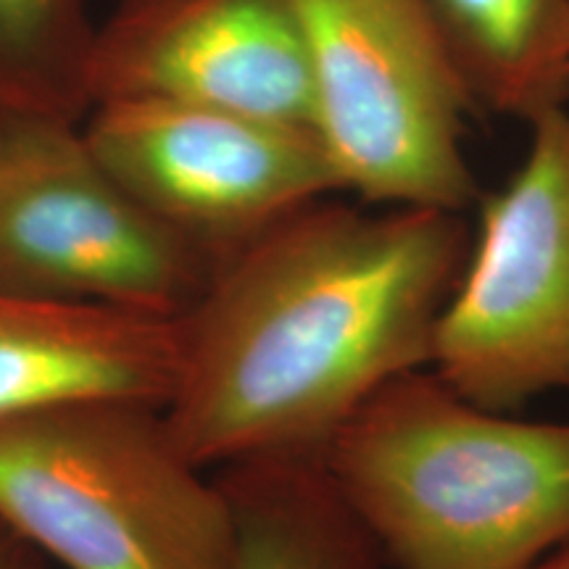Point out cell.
Returning a JSON list of instances; mask_svg holds the SVG:
<instances>
[{
  "label": "cell",
  "instance_id": "6da1fadb",
  "mask_svg": "<svg viewBox=\"0 0 569 569\" xmlns=\"http://www.w3.org/2000/svg\"><path fill=\"white\" fill-rule=\"evenodd\" d=\"M461 211L330 196L232 251L180 327L163 415L206 469L322 459L388 380L430 367L432 336L465 272Z\"/></svg>",
  "mask_w": 569,
  "mask_h": 569
},
{
  "label": "cell",
  "instance_id": "9c48e42d",
  "mask_svg": "<svg viewBox=\"0 0 569 569\" xmlns=\"http://www.w3.org/2000/svg\"><path fill=\"white\" fill-rule=\"evenodd\" d=\"M180 353L174 319L0 290V425L84 398L161 403Z\"/></svg>",
  "mask_w": 569,
  "mask_h": 569
},
{
  "label": "cell",
  "instance_id": "3957f363",
  "mask_svg": "<svg viewBox=\"0 0 569 569\" xmlns=\"http://www.w3.org/2000/svg\"><path fill=\"white\" fill-rule=\"evenodd\" d=\"M0 519L67 569H230L232 509L161 403L84 398L0 425Z\"/></svg>",
  "mask_w": 569,
  "mask_h": 569
},
{
  "label": "cell",
  "instance_id": "5bb4252c",
  "mask_svg": "<svg viewBox=\"0 0 569 569\" xmlns=\"http://www.w3.org/2000/svg\"><path fill=\"white\" fill-rule=\"evenodd\" d=\"M525 569H569V540L565 546H559V549L546 553L543 559H538L536 565H530Z\"/></svg>",
  "mask_w": 569,
  "mask_h": 569
},
{
  "label": "cell",
  "instance_id": "4fadbf2b",
  "mask_svg": "<svg viewBox=\"0 0 569 569\" xmlns=\"http://www.w3.org/2000/svg\"><path fill=\"white\" fill-rule=\"evenodd\" d=\"M0 569H46V557L0 519Z\"/></svg>",
  "mask_w": 569,
  "mask_h": 569
},
{
  "label": "cell",
  "instance_id": "30bf717a",
  "mask_svg": "<svg viewBox=\"0 0 569 569\" xmlns=\"http://www.w3.org/2000/svg\"><path fill=\"white\" fill-rule=\"evenodd\" d=\"M213 475L232 509L230 569H390L322 459H251Z\"/></svg>",
  "mask_w": 569,
  "mask_h": 569
},
{
  "label": "cell",
  "instance_id": "ba28073f",
  "mask_svg": "<svg viewBox=\"0 0 569 569\" xmlns=\"http://www.w3.org/2000/svg\"><path fill=\"white\" fill-rule=\"evenodd\" d=\"M90 98L190 103L315 130L309 59L284 0H119L96 27Z\"/></svg>",
  "mask_w": 569,
  "mask_h": 569
},
{
  "label": "cell",
  "instance_id": "52a82bcc",
  "mask_svg": "<svg viewBox=\"0 0 569 569\" xmlns=\"http://www.w3.org/2000/svg\"><path fill=\"white\" fill-rule=\"evenodd\" d=\"M80 127L142 206L222 261L284 213L340 193L309 127L151 98L96 103Z\"/></svg>",
  "mask_w": 569,
  "mask_h": 569
},
{
  "label": "cell",
  "instance_id": "8fae6325",
  "mask_svg": "<svg viewBox=\"0 0 569 569\" xmlns=\"http://www.w3.org/2000/svg\"><path fill=\"white\" fill-rule=\"evenodd\" d=\"M475 106L532 122L569 101V0H422Z\"/></svg>",
  "mask_w": 569,
  "mask_h": 569
},
{
  "label": "cell",
  "instance_id": "277c9868",
  "mask_svg": "<svg viewBox=\"0 0 569 569\" xmlns=\"http://www.w3.org/2000/svg\"><path fill=\"white\" fill-rule=\"evenodd\" d=\"M301 30L315 132L340 190L365 203L465 211L461 138L475 109L422 0H284Z\"/></svg>",
  "mask_w": 569,
  "mask_h": 569
},
{
  "label": "cell",
  "instance_id": "7c38bea8",
  "mask_svg": "<svg viewBox=\"0 0 569 569\" xmlns=\"http://www.w3.org/2000/svg\"><path fill=\"white\" fill-rule=\"evenodd\" d=\"M96 27L84 0H0V111L82 122Z\"/></svg>",
  "mask_w": 569,
  "mask_h": 569
},
{
  "label": "cell",
  "instance_id": "5b68a950",
  "mask_svg": "<svg viewBox=\"0 0 569 569\" xmlns=\"http://www.w3.org/2000/svg\"><path fill=\"white\" fill-rule=\"evenodd\" d=\"M219 264L98 161L80 122L0 111L3 293L180 322Z\"/></svg>",
  "mask_w": 569,
  "mask_h": 569
},
{
  "label": "cell",
  "instance_id": "8992f818",
  "mask_svg": "<svg viewBox=\"0 0 569 569\" xmlns=\"http://www.w3.org/2000/svg\"><path fill=\"white\" fill-rule=\"evenodd\" d=\"M530 127L517 172L480 196V230L432 336V372L496 411L569 390V109Z\"/></svg>",
  "mask_w": 569,
  "mask_h": 569
},
{
  "label": "cell",
  "instance_id": "7a4b0ae2",
  "mask_svg": "<svg viewBox=\"0 0 569 569\" xmlns=\"http://www.w3.org/2000/svg\"><path fill=\"white\" fill-rule=\"evenodd\" d=\"M322 465L390 569H525L569 540V422L478 407L430 367L369 396Z\"/></svg>",
  "mask_w": 569,
  "mask_h": 569
}]
</instances>
